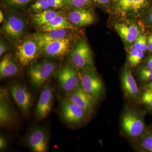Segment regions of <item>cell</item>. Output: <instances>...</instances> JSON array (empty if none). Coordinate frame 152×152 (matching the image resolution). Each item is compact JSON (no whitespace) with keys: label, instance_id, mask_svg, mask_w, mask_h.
Listing matches in <instances>:
<instances>
[{"label":"cell","instance_id":"21","mask_svg":"<svg viewBox=\"0 0 152 152\" xmlns=\"http://www.w3.org/2000/svg\"><path fill=\"white\" fill-rule=\"evenodd\" d=\"M59 15H60L59 12L48 9L35 14L33 21L36 24L42 26L51 21Z\"/></svg>","mask_w":152,"mask_h":152},{"label":"cell","instance_id":"8","mask_svg":"<svg viewBox=\"0 0 152 152\" xmlns=\"http://www.w3.org/2000/svg\"><path fill=\"white\" fill-rule=\"evenodd\" d=\"M53 101V90L50 86H45L41 91L35 109V114L37 119H44L48 115L51 111Z\"/></svg>","mask_w":152,"mask_h":152},{"label":"cell","instance_id":"4","mask_svg":"<svg viewBox=\"0 0 152 152\" xmlns=\"http://www.w3.org/2000/svg\"><path fill=\"white\" fill-rule=\"evenodd\" d=\"M60 110L63 119L69 124H81L86 119L87 115L81 107L67 98L61 102Z\"/></svg>","mask_w":152,"mask_h":152},{"label":"cell","instance_id":"3","mask_svg":"<svg viewBox=\"0 0 152 152\" xmlns=\"http://www.w3.org/2000/svg\"><path fill=\"white\" fill-rule=\"evenodd\" d=\"M78 74L81 86L97 100L102 94L104 87L95 70L80 71Z\"/></svg>","mask_w":152,"mask_h":152},{"label":"cell","instance_id":"30","mask_svg":"<svg viewBox=\"0 0 152 152\" xmlns=\"http://www.w3.org/2000/svg\"><path fill=\"white\" fill-rule=\"evenodd\" d=\"M142 145L145 150L152 152V134L145 136L142 141Z\"/></svg>","mask_w":152,"mask_h":152},{"label":"cell","instance_id":"38","mask_svg":"<svg viewBox=\"0 0 152 152\" xmlns=\"http://www.w3.org/2000/svg\"><path fill=\"white\" fill-rule=\"evenodd\" d=\"M146 90L152 91V81H151L146 86Z\"/></svg>","mask_w":152,"mask_h":152},{"label":"cell","instance_id":"5","mask_svg":"<svg viewBox=\"0 0 152 152\" xmlns=\"http://www.w3.org/2000/svg\"><path fill=\"white\" fill-rule=\"evenodd\" d=\"M48 132L45 127L38 126L30 131L26 138V144L31 151L46 152L48 146Z\"/></svg>","mask_w":152,"mask_h":152},{"label":"cell","instance_id":"2","mask_svg":"<svg viewBox=\"0 0 152 152\" xmlns=\"http://www.w3.org/2000/svg\"><path fill=\"white\" fill-rule=\"evenodd\" d=\"M56 68V64L50 61L31 63L28 72L31 83L36 88H40L53 75Z\"/></svg>","mask_w":152,"mask_h":152},{"label":"cell","instance_id":"11","mask_svg":"<svg viewBox=\"0 0 152 152\" xmlns=\"http://www.w3.org/2000/svg\"><path fill=\"white\" fill-rule=\"evenodd\" d=\"M25 29L23 19L13 14H10L6 18L1 27L3 34L9 37L18 39L20 37Z\"/></svg>","mask_w":152,"mask_h":152},{"label":"cell","instance_id":"37","mask_svg":"<svg viewBox=\"0 0 152 152\" xmlns=\"http://www.w3.org/2000/svg\"><path fill=\"white\" fill-rule=\"evenodd\" d=\"M147 67L152 69V56L150 57L147 63Z\"/></svg>","mask_w":152,"mask_h":152},{"label":"cell","instance_id":"10","mask_svg":"<svg viewBox=\"0 0 152 152\" xmlns=\"http://www.w3.org/2000/svg\"><path fill=\"white\" fill-rule=\"evenodd\" d=\"M39 48L34 39H27L19 47L17 57L21 64L24 66L31 64L38 56Z\"/></svg>","mask_w":152,"mask_h":152},{"label":"cell","instance_id":"14","mask_svg":"<svg viewBox=\"0 0 152 152\" xmlns=\"http://www.w3.org/2000/svg\"><path fill=\"white\" fill-rule=\"evenodd\" d=\"M70 45V40L66 37L50 42L42 47L40 49L47 56L60 58L67 53Z\"/></svg>","mask_w":152,"mask_h":152},{"label":"cell","instance_id":"17","mask_svg":"<svg viewBox=\"0 0 152 152\" xmlns=\"http://www.w3.org/2000/svg\"><path fill=\"white\" fill-rule=\"evenodd\" d=\"M67 35V29H58L36 34L33 35L32 39L40 49L50 42L66 37Z\"/></svg>","mask_w":152,"mask_h":152},{"label":"cell","instance_id":"31","mask_svg":"<svg viewBox=\"0 0 152 152\" xmlns=\"http://www.w3.org/2000/svg\"><path fill=\"white\" fill-rule=\"evenodd\" d=\"M50 7L54 9L61 8L65 4L64 0H48Z\"/></svg>","mask_w":152,"mask_h":152},{"label":"cell","instance_id":"6","mask_svg":"<svg viewBox=\"0 0 152 152\" xmlns=\"http://www.w3.org/2000/svg\"><path fill=\"white\" fill-rule=\"evenodd\" d=\"M59 86L61 89L70 93L80 85L78 72L72 66L66 64L59 72L57 76Z\"/></svg>","mask_w":152,"mask_h":152},{"label":"cell","instance_id":"32","mask_svg":"<svg viewBox=\"0 0 152 152\" xmlns=\"http://www.w3.org/2000/svg\"><path fill=\"white\" fill-rule=\"evenodd\" d=\"M7 140L4 136L1 135L0 136V151H5L7 146Z\"/></svg>","mask_w":152,"mask_h":152},{"label":"cell","instance_id":"12","mask_svg":"<svg viewBox=\"0 0 152 152\" xmlns=\"http://www.w3.org/2000/svg\"><path fill=\"white\" fill-rule=\"evenodd\" d=\"M15 113L11 104L7 90L1 89L0 92V126L1 127L9 126L13 122Z\"/></svg>","mask_w":152,"mask_h":152},{"label":"cell","instance_id":"7","mask_svg":"<svg viewBox=\"0 0 152 152\" xmlns=\"http://www.w3.org/2000/svg\"><path fill=\"white\" fill-rule=\"evenodd\" d=\"M10 90L12 97L22 113L25 116L29 113L32 104V97L24 86L20 84L11 85Z\"/></svg>","mask_w":152,"mask_h":152},{"label":"cell","instance_id":"23","mask_svg":"<svg viewBox=\"0 0 152 152\" xmlns=\"http://www.w3.org/2000/svg\"><path fill=\"white\" fill-rule=\"evenodd\" d=\"M134 48L137 49L140 51L145 53L148 49L146 35H139L136 41L134 42Z\"/></svg>","mask_w":152,"mask_h":152},{"label":"cell","instance_id":"29","mask_svg":"<svg viewBox=\"0 0 152 152\" xmlns=\"http://www.w3.org/2000/svg\"><path fill=\"white\" fill-rule=\"evenodd\" d=\"M141 101L142 103L152 108V91L146 90L142 95Z\"/></svg>","mask_w":152,"mask_h":152},{"label":"cell","instance_id":"24","mask_svg":"<svg viewBox=\"0 0 152 152\" xmlns=\"http://www.w3.org/2000/svg\"><path fill=\"white\" fill-rule=\"evenodd\" d=\"M49 7L50 6L48 0H37L36 2L31 6V8L37 12L48 10Z\"/></svg>","mask_w":152,"mask_h":152},{"label":"cell","instance_id":"20","mask_svg":"<svg viewBox=\"0 0 152 152\" xmlns=\"http://www.w3.org/2000/svg\"><path fill=\"white\" fill-rule=\"evenodd\" d=\"M41 28L44 32H47L58 29H73L74 27L69 21L60 15L46 24L41 26Z\"/></svg>","mask_w":152,"mask_h":152},{"label":"cell","instance_id":"33","mask_svg":"<svg viewBox=\"0 0 152 152\" xmlns=\"http://www.w3.org/2000/svg\"><path fill=\"white\" fill-rule=\"evenodd\" d=\"M147 48L149 51L152 53V33L147 37Z\"/></svg>","mask_w":152,"mask_h":152},{"label":"cell","instance_id":"22","mask_svg":"<svg viewBox=\"0 0 152 152\" xmlns=\"http://www.w3.org/2000/svg\"><path fill=\"white\" fill-rule=\"evenodd\" d=\"M144 57V53L134 48L129 53L128 61L131 66H136L141 61Z\"/></svg>","mask_w":152,"mask_h":152},{"label":"cell","instance_id":"27","mask_svg":"<svg viewBox=\"0 0 152 152\" xmlns=\"http://www.w3.org/2000/svg\"><path fill=\"white\" fill-rule=\"evenodd\" d=\"M34 0H4L7 5L14 7H19L26 6Z\"/></svg>","mask_w":152,"mask_h":152},{"label":"cell","instance_id":"9","mask_svg":"<svg viewBox=\"0 0 152 152\" xmlns=\"http://www.w3.org/2000/svg\"><path fill=\"white\" fill-rule=\"evenodd\" d=\"M67 98L81 107L87 115H90L94 110L96 100L86 92L80 85L73 91L69 93Z\"/></svg>","mask_w":152,"mask_h":152},{"label":"cell","instance_id":"34","mask_svg":"<svg viewBox=\"0 0 152 152\" xmlns=\"http://www.w3.org/2000/svg\"><path fill=\"white\" fill-rule=\"evenodd\" d=\"M7 50V45L4 42L1 41L0 43V56H1L2 55L4 54Z\"/></svg>","mask_w":152,"mask_h":152},{"label":"cell","instance_id":"26","mask_svg":"<svg viewBox=\"0 0 152 152\" xmlns=\"http://www.w3.org/2000/svg\"><path fill=\"white\" fill-rule=\"evenodd\" d=\"M65 4L76 8H83L90 2V0H64Z\"/></svg>","mask_w":152,"mask_h":152},{"label":"cell","instance_id":"16","mask_svg":"<svg viewBox=\"0 0 152 152\" xmlns=\"http://www.w3.org/2000/svg\"><path fill=\"white\" fill-rule=\"evenodd\" d=\"M115 29L125 42L131 44L134 42L139 36V28L134 24L116 23Z\"/></svg>","mask_w":152,"mask_h":152},{"label":"cell","instance_id":"19","mask_svg":"<svg viewBox=\"0 0 152 152\" xmlns=\"http://www.w3.org/2000/svg\"><path fill=\"white\" fill-rule=\"evenodd\" d=\"M18 66L12 56L9 54L4 56L0 62V77L6 78L16 75L18 72Z\"/></svg>","mask_w":152,"mask_h":152},{"label":"cell","instance_id":"18","mask_svg":"<svg viewBox=\"0 0 152 152\" xmlns=\"http://www.w3.org/2000/svg\"><path fill=\"white\" fill-rule=\"evenodd\" d=\"M122 83L125 92L128 96L133 98H137L139 94L137 85L132 72L128 68L125 69L122 77Z\"/></svg>","mask_w":152,"mask_h":152},{"label":"cell","instance_id":"36","mask_svg":"<svg viewBox=\"0 0 152 152\" xmlns=\"http://www.w3.org/2000/svg\"><path fill=\"white\" fill-rule=\"evenodd\" d=\"M94 1L99 4L103 5L107 4L110 1V0H94Z\"/></svg>","mask_w":152,"mask_h":152},{"label":"cell","instance_id":"39","mask_svg":"<svg viewBox=\"0 0 152 152\" xmlns=\"http://www.w3.org/2000/svg\"><path fill=\"white\" fill-rule=\"evenodd\" d=\"M4 20V15L2 12L1 11H0V22L1 23H2Z\"/></svg>","mask_w":152,"mask_h":152},{"label":"cell","instance_id":"25","mask_svg":"<svg viewBox=\"0 0 152 152\" xmlns=\"http://www.w3.org/2000/svg\"><path fill=\"white\" fill-rule=\"evenodd\" d=\"M140 79L143 81H152V69L148 67L142 68L139 71Z\"/></svg>","mask_w":152,"mask_h":152},{"label":"cell","instance_id":"15","mask_svg":"<svg viewBox=\"0 0 152 152\" xmlns=\"http://www.w3.org/2000/svg\"><path fill=\"white\" fill-rule=\"evenodd\" d=\"M94 19L92 13L83 8L74 9L69 14V20L71 23L78 26L91 24L94 21Z\"/></svg>","mask_w":152,"mask_h":152},{"label":"cell","instance_id":"35","mask_svg":"<svg viewBox=\"0 0 152 152\" xmlns=\"http://www.w3.org/2000/svg\"><path fill=\"white\" fill-rule=\"evenodd\" d=\"M146 19L147 23L149 25L152 26V9L149 13Z\"/></svg>","mask_w":152,"mask_h":152},{"label":"cell","instance_id":"13","mask_svg":"<svg viewBox=\"0 0 152 152\" xmlns=\"http://www.w3.org/2000/svg\"><path fill=\"white\" fill-rule=\"evenodd\" d=\"M122 124L125 132L133 137L140 135L145 128L143 120L132 112H128L124 115Z\"/></svg>","mask_w":152,"mask_h":152},{"label":"cell","instance_id":"1","mask_svg":"<svg viewBox=\"0 0 152 152\" xmlns=\"http://www.w3.org/2000/svg\"><path fill=\"white\" fill-rule=\"evenodd\" d=\"M70 58L76 69L80 71L95 70L91 51L83 39L78 41L71 50Z\"/></svg>","mask_w":152,"mask_h":152},{"label":"cell","instance_id":"28","mask_svg":"<svg viewBox=\"0 0 152 152\" xmlns=\"http://www.w3.org/2000/svg\"><path fill=\"white\" fill-rule=\"evenodd\" d=\"M151 0H134L132 10L134 12L137 13L146 7Z\"/></svg>","mask_w":152,"mask_h":152}]
</instances>
